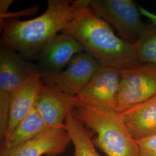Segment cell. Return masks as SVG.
<instances>
[{"mask_svg": "<svg viewBox=\"0 0 156 156\" xmlns=\"http://www.w3.org/2000/svg\"><path fill=\"white\" fill-rule=\"evenodd\" d=\"M76 11L62 33L71 35L100 66L125 69L140 65L135 46L114 33L110 25L95 13L87 0L71 1Z\"/></svg>", "mask_w": 156, "mask_h": 156, "instance_id": "obj_1", "label": "cell"}, {"mask_svg": "<svg viewBox=\"0 0 156 156\" xmlns=\"http://www.w3.org/2000/svg\"><path fill=\"white\" fill-rule=\"evenodd\" d=\"M75 11L71 1L48 0L46 11L39 16L5 20L0 27L1 45L16 51L27 61L36 60L45 44L69 25Z\"/></svg>", "mask_w": 156, "mask_h": 156, "instance_id": "obj_2", "label": "cell"}, {"mask_svg": "<svg viewBox=\"0 0 156 156\" xmlns=\"http://www.w3.org/2000/svg\"><path fill=\"white\" fill-rule=\"evenodd\" d=\"M75 113L84 125L97 134L95 146L106 156H139V146L128 131L120 113L79 105Z\"/></svg>", "mask_w": 156, "mask_h": 156, "instance_id": "obj_3", "label": "cell"}, {"mask_svg": "<svg viewBox=\"0 0 156 156\" xmlns=\"http://www.w3.org/2000/svg\"><path fill=\"white\" fill-rule=\"evenodd\" d=\"M36 64L26 60L16 51L0 47V140L7 136L12 98L23 84L35 71Z\"/></svg>", "mask_w": 156, "mask_h": 156, "instance_id": "obj_4", "label": "cell"}, {"mask_svg": "<svg viewBox=\"0 0 156 156\" xmlns=\"http://www.w3.org/2000/svg\"><path fill=\"white\" fill-rule=\"evenodd\" d=\"M95 13L109 23L125 42L134 45L145 30L140 6L132 0H87Z\"/></svg>", "mask_w": 156, "mask_h": 156, "instance_id": "obj_5", "label": "cell"}, {"mask_svg": "<svg viewBox=\"0 0 156 156\" xmlns=\"http://www.w3.org/2000/svg\"><path fill=\"white\" fill-rule=\"evenodd\" d=\"M156 95V66L140 64L122 70L116 111L122 113Z\"/></svg>", "mask_w": 156, "mask_h": 156, "instance_id": "obj_6", "label": "cell"}, {"mask_svg": "<svg viewBox=\"0 0 156 156\" xmlns=\"http://www.w3.org/2000/svg\"><path fill=\"white\" fill-rule=\"evenodd\" d=\"M122 70L100 66L89 83L76 96V106L84 105L116 111Z\"/></svg>", "mask_w": 156, "mask_h": 156, "instance_id": "obj_7", "label": "cell"}, {"mask_svg": "<svg viewBox=\"0 0 156 156\" xmlns=\"http://www.w3.org/2000/svg\"><path fill=\"white\" fill-rule=\"evenodd\" d=\"M83 51V46L71 35L57 34L45 44L35 60L43 83L61 73L74 56Z\"/></svg>", "mask_w": 156, "mask_h": 156, "instance_id": "obj_8", "label": "cell"}, {"mask_svg": "<svg viewBox=\"0 0 156 156\" xmlns=\"http://www.w3.org/2000/svg\"><path fill=\"white\" fill-rule=\"evenodd\" d=\"M100 67L93 56L83 51L74 56L66 69L44 84L52 86L69 96L76 97Z\"/></svg>", "mask_w": 156, "mask_h": 156, "instance_id": "obj_9", "label": "cell"}, {"mask_svg": "<svg viewBox=\"0 0 156 156\" xmlns=\"http://www.w3.org/2000/svg\"><path fill=\"white\" fill-rule=\"evenodd\" d=\"M71 142L64 125L49 128L15 149L0 151V156H58L66 152Z\"/></svg>", "mask_w": 156, "mask_h": 156, "instance_id": "obj_10", "label": "cell"}, {"mask_svg": "<svg viewBox=\"0 0 156 156\" xmlns=\"http://www.w3.org/2000/svg\"><path fill=\"white\" fill-rule=\"evenodd\" d=\"M76 105V97L69 96L52 86L44 84L34 107L47 126L52 128L64 126L68 114Z\"/></svg>", "mask_w": 156, "mask_h": 156, "instance_id": "obj_11", "label": "cell"}, {"mask_svg": "<svg viewBox=\"0 0 156 156\" xmlns=\"http://www.w3.org/2000/svg\"><path fill=\"white\" fill-rule=\"evenodd\" d=\"M43 85L41 74L37 70L28 77L13 96L9 108L6 138L33 108Z\"/></svg>", "mask_w": 156, "mask_h": 156, "instance_id": "obj_12", "label": "cell"}, {"mask_svg": "<svg viewBox=\"0 0 156 156\" xmlns=\"http://www.w3.org/2000/svg\"><path fill=\"white\" fill-rule=\"evenodd\" d=\"M120 113L136 141L156 135V95Z\"/></svg>", "mask_w": 156, "mask_h": 156, "instance_id": "obj_13", "label": "cell"}, {"mask_svg": "<svg viewBox=\"0 0 156 156\" xmlns=\"http://www.w3.org/2000/svg\"><path fill=\"white\" fill-rule=\"evenodd\" d=\"M49 128L34 106L28 115L18 124L5 140L1 143L0 151L15 149L42 134Z\"/></svg>", "mask_w": 156, "mask_h": 156, "instance_id": "obj_14", "label": "cell"}, {"mask_svg": "<svg viewBox=\"0 0 156 156\" xmlns=\"http://www.w3.org/2000/svg\"><path fill=\"white\" fill-rule=\"evenodd\" d=\"M75 108L68 114L64 126L74 146V156H101L93 142L94 133L87 128L75 115Z\"/></svg>", "mask_w": 156, "mask_h": 156, "instance_id": "obj_15", "label": "cell"}, {"mask_svg": "<svg viewBox=\"0 0 156 156\" xmlns=\"http://www.w3.org/2000/svg\"><path fill=\"white\" fill-rule=\"evenodd\" d=\"M134 46L140 64L156 66V27L154 24L146 25Z\"/></svg>", "mask_w": 156, "mask_h": 156, "instance_id": "obj_16", "label": "cell"}, {"mask_svg": "<svg viewBox=\"0 0 156 156\" xmlns=\"http://www.w3.org/2000/svg\"><path fill=\"white\" fill-rule=\"evenodd\" d=\"M139 156H156V135L136 141Z\"/></svg>", "mask_w": 156, "mask_h": 156, "instance_id": "obj_17", "label": "cell"}, {"mask_svg": "<svg viewBox=\"0 0 156 156\" xmlns=\"http://www.w3.org/2000/svg\"><path fill=\"white\" fill-rule=\"evenodd\" d=\"M39 10V7L38 6H34L28 8L23 9L22 11L17 12H8L2 18L0 19V27L2 26L4 21L6 19H19V17H27L32 16L36 14Z\"/></svg>", "mask_w": 156, "mask_h": 156, "instance_id": "obj_18", "label": "cell"}, {"mask_svg": "<svg viewBox=\"0 0 156 156\" xmlns=\"http://www.w3.org/2000/svg\"><path fill=\"white\" fill-rule=\"evenodd\" d=\"M13 2V0H0V19L8 12V9Z\"/></svg>", "mask_w": 156, "mask_h": 156, "instance_id": "obj_19", "label": "cell"}, {"mask_svg": "<svg viewBox=\"0 0 156 156\" xmlns=\"http://www.w3.org/2000/svg\"><path fill=\"white\" fill-rule=\"evenodd\" d=\"M140 9L141 14L147 17V18H149L151 21L152 24H154L156 27V14L151 13V12L146 10V9L141 7V6H140Z\"/></svg>", "mask_w": 156, "mask_h": 156, "instance_id": "obj_20", "label": "cell"}]
</instances>
